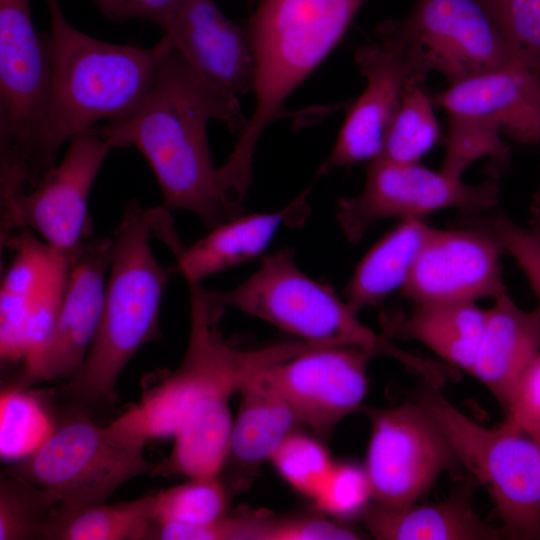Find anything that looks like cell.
<instances>
[{"label": "cell", "instance_id": "7402d4cb", "mask_svg": "<svg viewBox=\"0 0 540 540\" xmlns=\"http://www.w3.org/2000/svg\"><path fill=\"white\" fill-rule=\"evenodd\" d=\"M471 484L438 503H413L401 508L371 505L361 517L379 540H497L502 533L473 509Z\"/></svg>", "mask_w": 540, "mask_h": 540}, {"label": "cell", "instance_id": "52a82bcc", "mask_svg": "<svg viewBox=\"0 0 540 540\" xmlns=\"http://www.w3.org/2000/svg\"><path fill=\"white\" fill-rule=\"evenodd\" d=\"M51 96L47 38L34 27L30 0H0V203L35 186L51 168Z\"/></svg>", "mask_w": 540, "mask_h": 540}, {"label": "cell", "instance_id": "277c9868", "mask_svg": "<svg viewBox=\"0 0 540 540\" xmlns=\"http://www.w3.org/2000/svg\"><path fill=\"white\" fill-rule=\"evenodd\" d=\"M365 0H260L246 30L252 47L256 104L227 161L252 172L265 128L290 94L343 38Z\"/></svg>", "mask_w": 540, "mask_h": 540}, {"label": "cell", "instance_id": "4fadbf2b", "mask_svg": "<svg viewBox=\"0 0 540 540\" xmlns=\"http://www.w3.org/2000/svg\"><path fill=\"white\" fill-rule=\"evenodd\" d=\"M378 27L403 40L428 71L450 84L513 62L497 23L480 0H416L411 13Z\"/></svg>", "mask_w": 540, "mask_h": 540}, {"label": "cell", "instance_id": "4dcf8cb0", "mask_svg": "<svg viewBox=\"0 0 540 540\" xmlns=\"http://www.w3.org/2000/svg\"><path fill=\"white\" fill-rule=\"evenodd\" d=\"M448 134L441 171L462 179L464 172L476 161L488 159L493 177L510 165V147L501 134L474 120L447 115Z\"/></svg>", "mask_w": 540, "mask_h": 540}, {"label": "cell", "instance_id": "5b68a950", "mask_svg": "<svg viewBox=\"0 0 540 540\" xmlns=\"http://www.w3.org/2000/svg\"><path fill=\"white\" fill-rule=\"evenodd\" d=\"M190 330L179 367L145 392L108 428L116 436L144 446L148 440L173 437L191 410L205 397L237 392L252 374L308 351L306 341L243 350L223 340L216 328L222 310L201 282L188 283Z\"/></svg>", "mask_w": 540, "mask_h": 540}, {"label": "cell", "instance_id": "ab89813d", "mask_svg": "<svg viewBox=\"0 0 540 540\" xmlns=\"http://www.w3.org/2000/svg\"><path fill=\"white\" fill-rule=\"evenodd\" d=\"M505 411V424L540 442V353L523 373Z\"/></svg>", "mask_w": 540, "mask_h": 540}, {"label": "cell", "instance_id": "f35d334b", "mask_svg": "<svg viewBox=\"0 0 540 540\" xmlns=\"http://www.w3.org/2000/svg\"><path fill=\"white\" fill-rule=\"evenodd\" d=\"M254 514L223 516L200 523H162L155 525L151 538L157 540H252Z\"/></svg>", "mask_w": 540, "mask_h": 540}, {"label": "cell", "instance_id": "ba28073f", "mask_svg": "<svg viewBox=\"0 0 540 540\" xmlns=\"http://www.w3.org/2000/svg\"><path fill=\"white\" fill-rule=\"evenodd\" d=\"M428 383L417 402L433 417L461 462L488 492L513 539H540V443L501 423L486 428Z\"/></svg>", "mask_w": 540, "mask_h": 540}, {"label": "cell", "instance_id": "9c48e42d", "mask_svg": "<svg viewBox=\"0 0 540 540\" xmlns=\"http://www.w3.org/2000/svg\"><path fill=\"white\" fill-rule=\"evenodd\" d=\"M143 447L77 417L54 428L7 473L48 491L59 502L54 517H65L106 503L127 481L152 473L155 463L144 457Z\"/></svg>", "mask_w": 540, "mask_h": 540}, {"label": "cell", "instance_id": "83f0119b", "mask_svg": "<svg viewBox=\"0 0 540 540\" xmlns=\"http://www.w3.org/2000/svg\"><path fill=\"white\" fill-rule=\"evenodd\" d=\"M154 495L94 506L65 517H55L48 527L49 540H143L155 526Z\"/></svg>", "mask_w": 540, "mask_h": 540}, {"label": "cell", "instance_id": "f1b7e54d", "mask_svg": "<svg viewBox=\"0 0 540 540\" xmlns=\"http://www.w3.org/2000/svg\"><path fill=\"white\" fill-rule=\"evenodd\" d=\"M432 103L424 83L409 88L387 131L380 158L403 164L420 162L441 135Z\"/></svg>", "mask_w": 540, "mask_h": 540}, {"label": "cell", "instance_id": "ee69618b", "mask_svg": "<svg viewBox=\"0 0 540 540\" xmlns=\"http://www.w3.org/2000/svg\"><path fill=\"white\" fill-rule=\"evenodd\" d=\"M540 443V442H539Z\"/></svg>", "mask_w": 540, "mask_h": 540}, {"label": "cell", "instance_id": "d6a6232c", "mask_svg": "<svg viewBox=\"0 0 540 540\" xmlns=\"http://www.w3.org/2000/svg\"><path fill=\"white\" fill-rule=\"evenodd\" d=\"M0 407V451L4 459L27 457L54 430L44 409L24 388L5 389Z\"/></svg>", "mask_w": 540, "mask_h": 540}, {"label": "cell", "instance_id": "8992f818", "mask_svg": "<svg viewBox=\"0 0 540 540\" xmlns=\"http://www.w3.org/2000/svg\"><path fill=\"white\" fill-rule=\"evenodd\" d=\"M212 302L224 311L236 308L304 341L354 346L389 356L427 381L440 378L442 364L409 353L363 324L346 301L327 284L297 266L292 248L265 256L255 273L228 291H210Z\"/></svg>", "mask_w": 540, "mask_h": 540}, {"label": "cell", "instance_id": "ffe728a7", "mask_svg": "<svg viewBox=\"0 0 540 540\" xmlns=\"http://www.w3.org/2000/svg\"><path fill=\"white\" fill-rule=\"evenodd\" d=\"M494 300L471 375L506 410L523 373L540 353V305L525 310L507 291Z\"/></svg>", "mask_w": 540, "mask_h": 540}, {"label": "cell", "instance_id": "6da1fadb", "mask_svg": "<svg viewBox=\"0 0 540 540\" xmlns=\"http://www.w3.org/2000/svg\"><path fill=\"white\" fill-rule=\"evenodd\" d=\"M239 135L248 118L238 97L199 75L173 47L141 103L122 119L94 127L113 149L136 148L151 167L167 210H186L209 230L241 215L220 190L207 140L209 121Z\"/></svg>", "mask_w": 540, "mask_h": 540}, {"label": "cell", "instance_id": "b9f144b4", "mask_svg": "<svg viewBox=\"0 0 540 540\" xmlns=\"http://www.w3.org/2000/svg\"><path fill=\"white\" fill-rule=\"evenodd\" d=\"M531 227L540 235V188L535 194L531 204Z\"/></svg>", "mask_w": 540, "mask_h": 540}, {"label": "cell", "instance_id": "603a6c76", "mask_svg": "<svg viewBox=\"0 0 540 540\" xmlns=\"http://www.w3.org/2000/svg\"><path fill=\"white\" fill-rule=\"evenodd\" d=\"M4 247L13 248L17 255L3 277L1 287V361L21 365L24 361L25 325L31 305L57 270L69 263L26 229L12 234L2 249Z\"/></svg>", "mask_w": 540, "mask_h": 540}, {"label": "cell", "instance_id": "3957f363", "mask_svg": "<svg viewBox=\"0 0 540 540\" xmlns=\"http://www.w3.org/2000/svg\"><path fill=\"white\" fill-rule=\"evenodd\" d=\"M45 3L52 70L46 156L53 167L71 138L99 121L122 119L141 103L173 45L164 34L150 48L98 40L68 22L60 0Z\"/></svg>", "mask_w": 540, "mask_h": 540}, {"label": "cell", "instance_id": "cb8c5ba5", "mask_svg": "<svg viewBox=\"0 0 540 540\" xmlns=\"http://www.w3.org/2000/svg\"><path fill=\"white\" fill-rule=\"evenodd\" d=\"M487 319L477 302L416 303L407 317L384 316L390 335L418 341L452 367L471 374Z\"/></svg>", "mask_w": 540, "mask_h": 540}, {"label": "cell", "instance_id": "7a4b0ae2", "mask_svg": "<svg viewBox=\"0 0 540 540\" xmlns=\"http://www.w3.org/2000/svg\"><path fill=\"white\" fill-rule=\"evenodd\" d=\"M163 206L128 201L112 237V256L102 313L85 362L70 380L72 392L91 401H113L117 381L133 356L159 335L165 287L176 267L155 257L151 240L174 232Z\"/></svg>", "mask_w": 540, "mask_h": 540}, {"label": "cell", "instance_id": "d6986e66", "mask_svg": "<svg viewBox=\"0 0 540 540\" xmlns=\"http://www.w3.org/2000/svg\"><path fill=\"white\" fill-rule=\"evenodd\" d=\"M432 102L518 143L540 144V71L515 61L450 84Z\"/></svg>", "mask_w": 540, "mask_h": 540}, {"label": "cell", "instance_id": "44dd1931", "mask_svg": "<svg viewBox=\"0 0 540 540\" xmlns=\"http://www.w3.org/2000/svg\"><path fill=\"white\" fill-rule=\"evenodd\" d=\"M308 189L279 211L239 215L177 255L176 269L187 283L201 282L260 255L282 226L299 227L309 216Z\"/></svg>", "mask_w": 540, "mask_h": 540}, {"label": "cell", "instance_id": "60d3db41", "mask_svg": "<svg viewBox=\"0 0 540 540\" xmlns=\"http://www.w3.org/2000/svg\"><path fill=\"white\" fill-rule=\"evenodd\" d=\"M101 13L114 22L143 19L160 25L174 0H92Z\"/></svg>", "mask_w": 540, "mask_h": 540}, {"label": "cell", "instance_id": "e575fe53", "mask_svg": "<svg viewBox=\"0 0 540 540\" xmlns=\"http://www.w3.org/2000/svg\"><path fill=\"white\" fill-rule=\"evenodd\" d=\"M271 462L290 486L310 499L334 463L320 441L297 431L284 441Z\"/></svg>", "mask_w": 540, "mask_h": 540}, {"label": "cell", "instance_id": "8fae6325", "mask_svg": "<svg viewBox=\"0 0 540 540\" xmlns=\"http://www.w3.org/2000/svg\"><path fill=\"white\" fill-rule=\"evenodd\" d=\"M499 194L493 180L469 185L420 162L403 164L378 157L369 163L363 189L339 199L337 221L345 238L356 243L380 220L424 218L450 208L482 213L497 206Z\"/></svg>", "mask_w": 540, "mask_h": 540}, {"label": "cell", "instance_id": "5bb4252c", "mask_svg": "<svg viewBox=\"0 0 540 540\" xmlns=\"http://www.w3.org/2000/svg\"><path fill=\"white\" fill-rule=\"evenodd\" d=\"M377 40L358 48L355 62L366 86L353 102L319 174L380 156L387 131L405 93L429 72L401 39L376 28Z\"/></svg>", "mask_w": 540, "mask_h": 540}, {"label": "cell", "instance_id": "484cf974", "mask_svg": "<svg viewBox=\"0 0 540 540\" xmlns=\"http://www.w3.org/2000/svg\"><path fill=\"white\" fill-rule=\"evenodd\" d=\"M232 394L220 392L198 402L173 436L170 454L155 463L151 474L187 478L220 475L230 451Z\"/></svg>", "mask_w": 540, "mask_h": 540}, {"label": "cell", "instance_id": "30bf717a", "mask_svg": "<svg viewBox=\"0 0 540 540\" xmlns=\"http://www.w3.org/2000/svg\"><path fill=\"white\" fill-rule=\"evenodd\" d=\"M113 150L95 129L68 142L59 163L30 189L0 204V245L19 230L37 233L57 256L70 262L92 237L88 200L93 183Z\"/></svg>", "mask_w": 540, "mask_h": 540}, {"label": "cell", "instance_id": "7c38bea8", "mask_svg": "<svg viewBox=\"0 0 540 540\" xmlns=\"http://www.w3.org/2000/svg\"><path fill=\"white\" fill-rule=\"evenodd\" d=\"M366 413L371 433L363 466L374 505L394 509L417 503L458 463L444 432L419 402Z\"/></svg>", "mask_w": 540, "mask_h": 540}, {"label": "cell", "instance_id": "7bdbcfd3", "mask_svg": "<svg viewBox=\"0 0 540 540\" xmlns=\"http://www.w3.org/2000/svg\"><path fill=\"white\" fill-rule=\"evenodd\" d=\"M259 1L260 0H246L248 5H254V4L258 3Z\"/></svg>", "mask_w": 540, "mask_h": 540}, {"label": "cell", "instance_id": "ac0fdd59", "mask_svg": "<svg viewBox=\"0 0 540 540\" xmlns=\"http://www.w3.org/2000/svg\"><path fill=\"white\" fill-rule=\"evenodd\" d=\"M159 27L205 80L239 97L253 92L255 62L246 27L215 0H174Z\"/></svg>", "mask_w": 540, "mask_h": 540}, {"label": "cell", "instance_id": "9a60e30c", "mask_svg": "<svg viewBox=\"0 0 540 540\" xmlns=\"http://www.w3.org/2000/svg\"><path fill=\"white\" fill-rule=\"evenodd\" d=\"M111 256L112 237H91L72 257L49 339L15 386L72 380L80 372L100 321Z\"/></svg>", "mask_w": 540, "mask_h": 540}, {"label": "cell", "instance_id": "d590c367", "mask_svg": "<svg viewBox=\"0 0 540 540\" xmlns=\"http://www.w3.org/2000/svg\"><path fill=\"white\" fill-rule=\"evenodd\" d=\"M312 500L322 514L345 520L361 519L372 501L371 485L364 466L334 462Z\"/></svg>", "mask_w": 540, "mask_h": 540}, {"label": "cell", "instance_id": "74e56055", "mask_svg": "<svg viewBox=\"0 0 540 540\" xmlns=\"http://www.w3.org/2000/svg\"><path fill=\"white\" fill-rule=\"evenodd\" d=\"M484 224L504 252L514 257L540 305V235L532 227L519 226L503 213H495Z\"/></svg>", "mask_w": 540, "mask_h": 540}, {"label": "cell", "instance_id": "e0dca14e", "mask_svg": "<svg viewBox=\"0 0 540 540\" xmlns=\"http://www.w3.org/2000/svg\"><path fill=\"white\" fill-rule=\"evenodd\" d=\"M376 354L354 346H323L264 370L302 424L326 436L356 411L368 391V366Z\"/></svg>", "mask_w": 540, "mask_h": 540}, {"label": "cell", "instance_id": "1f68e13d", "mask_svg": "<svg viewBox=\"0 0 540 540\" xmlns=\"http://www.w3.org/2000/svg\"><path fill=\"white\" fill-rule=\"evenodd\" d=\"M228 494L219 475L188 478V481L154 495L155 525L200 524L226 515Z\"/></svg>", "mask_w": 540, "mask_h": 540}, {"label": "cell", "instance_id": "2e32d148", "mask_svg": "<svg viewBox=\"0 0 540 540\" xmlns=\"http://www.w3.org/2000/svg\"><path fill=\"white\" fill-rule=\"evenodd\" d=\"M496 236L483 224L432 228L401 293L415 303L495 299L506 291Z\"/></svg>", "mask_w": 540, "mask_h": 540}, {"label": "cell", "instance_id": "d4e9b609", "mask_svg": "<svg viewBox=\"0 0 540 540\" xmlns=\"http://www.w3.org/2000/svg\"><path fill=\"white\" fill-rule=\"evenodd\" d=\"M266 369V368H265ZM262 369L242 382L228 459L243 468L259 467L302 424L286 397Z\"/></svg>", "mask_w": 540, "mask_h": 540}, {"label": "cell", "instance_id": "f546056e", "mask_svg": "<svg viewBox=\"0 0 540 540\" xmlns=\"http://www.w3.org/2000/svg\"><path fill=\"white\" fill-rule=\"evenodd\" d=\"M59 507L45 489L10 473L0 480V540L45 539Z\"/></svg>", "mask_w": 540, "mask_h": 540}, {"label": "cell", "instance_id": "4316f807", "mask_svg": "<svg viewBox=\"0 0 540 540\" xmlns=\"http://www.w3.org/2000/svg\"><path fill=\"white\" fill-rule=\"evenodd\" d=\"M432 228L424 218L400 220L373 245L345 288V301L354 312L380 305L402 291Z\"/></svg>", "mask_w": 540, "mask_h": 540}, {"label": "cell", "instance_id": "836d02e7", "mask_svg": "<svg viewBox=\"0 0 540 540\" xmlns=\"http://www.w3.org/2000/svg\"><path fill=\"white\" fill-rule=\"evenodd\" d=\"M501 30L513 61L540 71V0H480Z\"/></svg>", "mask_w": 540, "mask_h": 540}, {"label": "cell", "instance_id": "8d00e7d4", "mask_svg": "<svg viewBox=\"0 0 540 540\" xmlns=\"http://www.w3.org/2000/svg\"><path fill=\"white\" fill-rule=\"evenodd\" d=\"M363 535L323 515L257 513L254 540H357Z\"/></svg>", "mask_w": 540, "mask_h": 540}]
</instances>
